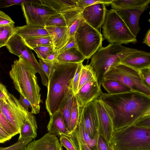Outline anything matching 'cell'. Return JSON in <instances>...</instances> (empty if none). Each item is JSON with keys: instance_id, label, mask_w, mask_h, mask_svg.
Returning <instances> with one entry per match:
<instances>
[{"instance_id": "cell-1", "label": "cell", "mask_w": 150, "mask_h": 150, "mask_svg": "<svg viewBox=\"0 0 150 150\" xmlns=\"http://www.w3.org/2000/svg\"><path fill=\"white\" fill-rule=\"evenodd\" d=\"M98 99L108 108L114 130L134 125L150 112V96L136 91L112 94L102 92Z\"/></svg>"}, {"instance_id": "cell-2", "label": "cell", "mask_w": 150, "mask_h": 150, "mask_svg": "<svg viewBox=\"0 0 150 150\" xmlns=\"http://www.w3.org/2000/svg\"><path fill=\"white\" fill-rule=\"evenodd\" d=\"M78 63H56L48 79L45 107L50 116L64 106Z\"/></svg>"}, {"instance_id": "cell-3", "label": "cell", "mask_w": 150, "mask_h": 150, "mask_svg": "<svg viewBox=\"0 0 150 150\" xmlns=\"http://www.w3.org/2000/svg\"><path fill=\"white\" fill-rule=\"evenodd\" d=\"M37 73L30 64L21 58L14 62L9 73L15 89L30 103V112L33 114L39 113L42 102Z\"/></svg>"}, {"instance_id": "cell-4", "label": "cell", "mask_w": 150, "mask_h": 150, "mask_svg": "<svg viewBox=\"0 0 150 150\" xmlns=\"http://www.w3.org/2000/svg\"><path fill=\"white\" fill-rule=\"evenodd\" d=\"M138 50L116 43L101 46L92 56L90 65L92 67L101 86L105 74L120 64L128 55Z\"/></svg>"}, {"instance_id": "cell-5", "label": "cell", "mask_w": 150, "mask_h": 150, "mask_svg": "<svg viewBox=\"0 0 150 150\" xmlns=\"http://www.w3.org/2000/svg\"><path fill=\"white\" fill-rule=\"evenodd\" d=\"M110 144L115 150H150V129L133 125L114 130Z\"/></svg>"}, {"instance_id": "cell-6", "label": "cell", "mask_w": 150, "mask_h": 150, "mask_svg": "<svg viewBox=\"0 0 150 150\" xmlns=\"http://www.w3.org/2000/svg\"><path fill=\"white\" fill-rule=\"evenodd\" d=\"M102 25L103 37L110 44H135L137 42L136 37L131 33L114 9L107 10Z\"/></svg>"}, {"instance_id": "cell-7", "label": "cell", "mask_w": 150, "mask_h": 150, "mask_svg": "<svg viewBox=\"0 0 150 150\" xmlns=\"http://www.w3.org/2000/svg\"><path fill=\"white\" fill-rule=\"evenodd\" d=\"M117 80L136 91L150 96V88L143 81L139 70L120 64L104 76V79Z\"/></svg>"}, {"instance_id": "cell-8", "label": "cell", "mask_w": 150, "mask_h": 150, "mask_svg": "<svg viewBox=\"0 0 150 150\" xmlns=\"http://www.w3.org/2000/svg\"><path fill=\"white\" fill-rule=\"evenodd\" d=\"M74 37L78 50L87 59L102 46L101 33L85 21L80 24Z\"/></svg>"}, {"instance_id": "cell-9", "label": "cell", "mask_w": 150, "mask_h": 150, "mask_svg": "<svg viewBox=\"0 0 150 150\" xmlns=\"http://www.w3.org/2000/svg\"><path fill=\"white\" fill-rule=\"evenodd\" d=\"M21 6L26 25H28L45 27L48 18L58 13L41 0H33Z\"/></svg>"}, {"instance_id": "cell-10", "label": "cell", "mask_w": 150, "mask_h": 150, "mask_svg": "<svg viewBox=\"0 0 150 150\" xmlns=\"http://www.w3.org/2000/svg\"><path fill=\"white\" fill-rule=\"evenodd\" d=\"M6 46L10 53L30 64L37 73L40 74L42 84L47 87L48 78L41 69L31 50L25 45L21 37L14 34L10 38Z\"/></svg>"}, {"instance_id": "cell-11", "label": "cell", "mask_w": 150, "mask_h": 150, "mask_svg": "<svg viewBox=\"0 0 150 150\" xmlns=\"http://www.w3.org/2000/svg\"><path fill=\"white\" fill-rule=\"evenodd\" d=\"M0 111L19 134L25 120L31 112L25 109L17 98L9 93L6 101L4 102Z\"/></svg>"}, {"instance_id": "cell-12", "label": "cell", "mask_w": 150, "mask_h": 150, "mask_svg": "<svg viewBox=\"0 0 150 150\" xmlns=\"http://www.w3.org/2000/svg\"><path fill=\"white\" fill-rule=\"evenodd\" d=\"M98 122L99 133L110 144L114 131L112 119L108 108L101 100H94Z\"/></svg>"}, {"instance_id": "cell-13", "label": "cell", "mask_w": 150, "mask_h": 150, "mask_svg": "<svg viewBox=\"0 0 150 150\" xmlns=\"http://www.w3.org/2000/svg\"><path fill=\"white\" fill-rule=\"evenodd\" d=\"M79 116L83 120L85 129L89 137L91 139L97 138L99 132L94 101L79 108Z\"/></svg>"}, {"instance_id": "cell-14", "label": "cell", "mask_w": 150, "mask_h": 150, "mask_svg": "<svg viewBox=\"0 0 150 150\" xmlns=\"http://www.w3.org/2000/svg\"><path fill=\"white\" fill-rule=\"evenodd\" d=\"M107 11L105 4L98 3L85 8L82 12V15L85 21L98 30L103 23Z\"/></svg>"}, {"instance_id": "cell-15", "label": "cell", "mask_w": 150, "mask_h": 150, "mask_svg": "<svg viewBox=\"0 0 150 150\" xmlns=\"http://www.w3.org/2000/svg\"><path fill=\"white\" fill-rule=\"evenodd\" d=\"M102 92L97 80H94L84 84L75 96L81 108L97 99Z\"/></svg>"}, {"instance_id": "cell-16", "label": "cell", "mask_w": 150, "mask_h": 150, "mask_svg": "<svg viewBox=\"0 0 150 150\" xmlns=\"http://www.w3.org/2000/svg\"><path fill=\"white\" fill-rule=\"evenodd\" d=\"M23 150H63L57 137L48 132L39 139L32 141Z\"/></svg>"}, {"instance_id": "cell-17", "label": "cell", "mask_w": 150, "mask_h": 150, "mask_svg": "<svg viewBox=\"0 0 150 150\" xmlns=\"http://www.w3.org/2000/svg\"><path fill=\"white\" fill-rule=\"evenodd\" d=\"M148 7L116 11L130 32L136 37L140 30L139 23L140 17Z\"/></svg>"}, {"instance_id": "cell-18", "label": "cell", "mask_w": 150, "mask_h": 150, "mask_svg": "<svg viewBox=\"0 0 150 150\" xmlns=\"http://www.w3.org/2000/svg\"><path fill=\"white\" fill-rule=\"evenodd\" d=\"M120 64L139 71L150 67V53L138 50L126 57Z\"/></svg>"}, {"instance_id": "cell-19", "label": "cell", "mask_w": 150, "mask_h": 150, "mask_svg": "<svg viewBox=\"0 0 150 150\" xmlns=\"http://www.w3.org/2000/svg\"><path fill=\"white\" fill-rule=\"evenodd\" d=\"M51 38L54 51L58 50L65 45L69 38L67 27L45 26Z\"/></svg>"}, {"instance_id": "cell-20", "label": "cell", "mask_w": 150, "mask_h": 150, "mask_svg": "<svg viewBox=\"0 0 150 150\" xmlns=\"http://www.w3.org/2000/svg\"><path fill=\"white\" fill-rule=\"evenodd\" d=\"M82 11L75 7L61 13L65 18L69 37L74 36L80 24L85 21Z\"/></svg>"}, {"instance_id": "cell-21", "label": "cell", "mask_w": 150, "mask_h": 150, "mask_svg": "<svg viewBox=\"0 0 150 150\" xmlns=\"http://www.w3.org/2000/svg\"><path fill=\"white\" fill-rule=\"evenodd\" d=\"M48 132L60 137H70V134L64 122L60 111L50 116V119L47 126Z\"/></svg>"}, {"instance_id": "cell-22", "label": "cell", "mask_w": 150, "mask_h": 150, "mask_svg": "<svg viewBox=\"0 0 150 150\" xmlns=\"http://www.w3.org/2000/svg\"><path fill=\"white\" fill-rule=\"evenodd\" d=\"M14 33L23 39L49 36L45 27L25 25L14 27Z\"/></svg>"}, {"instance_id": "cell-23", "label": "cell", "mask_w": 150, "mask_h": 150, "mask_svg": "<svg viewBox=\"0 0 150 150\" xmlns=\"http://www.w3.org/2000/svg\"><path fill=\"white\" fill-rule=\"evenodd\" d=\"M38 125L36 118L31 112L25 120L21 127L18 139L31 138L34 139L37 135Z\"/></svg>"}, {"instance_id": "cell-24", "label": "cell", "mask_w": 150, "mask_h": 150, "mask_svg": "<svg viewBox=\"0 0 150 150\" xmlns=\"http://www.w3.org/2000/svg\"><path fill=\"white\" fill-rule=\"evenodd\" d=\"M150 3V0H116L111 4L112 9L117 11L148 6Z\"/></svg>"}, {"instance_id": "cell-25", "label": "cell", "mask_w": 150, "mask_h": 150, "mask_svg": "<svg viewBox=\"0 0 150 150\" xmlns=\"http://www.w3.org/2000/svg\"><path fill=\"white\" fill-rule=\"evenodd\" d=\"M86 59L77 48H72L59 54L58 56L57 63L59 64L67 63L83 62Z\"/></svg>"}, {"instance_id": "cell-26", "label": "cell", "mask_w": 150, "mask_h": 150, "mask_svg": "<svg viewBox=\"0 0 150 150\" xmlns=\"http://www.w3.org/2000/svg\"><path fill=\"white\" fill-rule=\"evenodd\" d=\"M101 85L109 94H117L133 91L122 82L112 79H104Z\"/></svg>"}, {"instance_id": "cell-27", "label": "cell", "mask_w": 150, "mask_h": 150, "mask_svg": "<svg viewBox=\"0 0 150 150\" xmlns=\"http://www.w3.org/2000/svg\"><path fill=\"white\" fill-rule=\"evenodd\" d=\"M74 96L72 87H71L69 89L65 103L60 110L64 122L70 134L71 133V115Z\"/></svg>"}, {"instance_id": "cell-28", "label": "cell", "mask_w": 150, "mask_h": 150, "mask_svg": "<svg viewBox=\"0 0 150 150\" xmlns=\"http://www.w3.org/2000/svg\"><path fill=\"white\" fill-rule=\"evenodd\" d=\"M43 3L55 10L58 13L63 12L74 8L77 0H45Z\"/></svg>"}, {"instance_id": "cell-29", "label": "cell", "mask_w": 150, "mask_h": 150, "mask_svg": "<svg viewBox=\"0 0 150 150\" xmlns=\"http://www.w3.org/2000/svg\"><path fill=\"white\" fill-rule=\"evenodd\" d=\"M69 138L77 150H91L83 139L78 125L76 129L70 134Z\"/></svg>"}, {"instance_id": "cell-30", "label": "cell", "mask_w": 150, "mask_h": 150, "mask_svg": "<svg viewBox=\"0 0 150 150\" xmlns=\"http://www.w3.org/2000/svg\"><path fill=\"white\" fill-rule=\"evenodd\" d=\"M97 79L96 75L91 66L89 64L85 65H83L81 71L78 91L88 82Z\"/></svg>"}, {"instance_id": "cell-31", "label": "cell", "mask_w": 150, "mask_h": 150, "mask_svg": "<svg viewBox=\"0 0 150 150\" xmlns=\"http://www.w3.org/2000/svg\"><path fill=\"white\" fill-rule=\"evenodd\" d=\"M23 40L25 45L33 50L34 48L38 47L48 45H52L51 40L49 36L23 39Z\"/></svg>"}, {"instance_id": "cell-32", "label": "cell", "mask_w": 150, "mask_h": 150, "mask_svg": "<svg viewBox=\"0 0 150 150\" xmlns=\"http://www.w3.org/2000/svg\"><path fill=\"white\" fill-rule=\"evenodd\" d=\"M79 108L76 97L74 96L71 115L70 134L75 131L77 127L79 118Z\"/></svg>"}, {"instance_id": "cell-33", "label": "cell", "mask_w": 150, "mask_h": 150, "mask_svg": "<svg viewBox=\"0 0 150 150\" xmlns=\"http://www.w3.org/2000/svg\"><path fill=\"white\" fill-rule=\"evenodd\" d=\"M14 26L0 27V48L6 46L8 41L15 34Z\"/></svg>"}, {"instance_id": "cell-34", "label": "cell", "mask_w": 150, "mask_h": 150, "mask_svg": "<svg viewBox=\"0 0 150 150\" xmlns=\"http://www.w3.org/2000/svg\"><path fill=\"white\" fill-rule=\"evenodd\" d=\"M45 26L67 27V25L63 15L61 13H57L48 18Z\"/></svg>"}, {"instance_id": "cell-35", "label": "cell", "mask_w": 150, "mask_h": 150, "mask_svg": "<svg viewBox=\"0 0 150 150\" xmlns=\"http://www.w3.org/2000/svg\"><path fill=\"white\" fill-rule=\"evenodd\" d=\"M78 125L80 127L83 139L91 150H96L97 138L91 139L87 133L85 129L82 118L79 116Z\"/></svg>"}, {"instance_id": "cell-36", "label": "cell", "mask_w": 150, "mask_h": 150, "mask_svg": "<svg viewBox=\"0 0 150 150\" xmlns=\"http://www.w3.org/2000/svg\"><path fill=\"white\" fill-rule=\"evenodd\" d=\"M114 0H77L75 8L83 11L89 6L100 3L105 4H111Z\"/></svg>"}, {"instance_id": "cell-37", "label": "cell", "mask_w": 150, "mask_h": 150, "mask_svg": "<svg viewBox=\"0 0 150 150\" xmlns=\"http://www.w3.org/2000/svg\"><path fill=\"white\" fill-rule=\"evenodd\" d=\"M33 139L31 138L18 139L16 142L10 146L4 147L0 146V150H23Z\"/></svg>"}, {"instance_id": "cell-38", "label": "cell", "mask_w": 150, "mask_h": 150, "mask_svg": "<svg viewBox=\"0 0 150 150\" xmlns=\"http://www.w3.org/2000/svg\"><path fill=\"white\" fill-rule=\"evenodd\" d=\"M38 57L42 60H45L47 56L54 51L52 45H48L38 47L33 49Z\"/></svg>"}, {"instance_id": "cell-39", "label": "cell", "mask_w": 150, "mask_h": 150, "mask_svg": "<svg viewBox=\"0 0 150 150\" xmlns=\"http://www.w3.org/2000/svg\"><path fill=\"white\" fill-rule=\"evenodd\" d=\"M0 125L12 137L19 134L18 132L7 122L0 111Z\"/></svg>"}, {"instance_id": "cell-40", "label": "cell", "mask_w": 150, "mask_h": 150, "mask_svg": "<svg viewBox=\"0 0 150 150\" xmlns=\"http://www.w3.org/2000/svg\"><path fill=\"white\" fill-rule=\"evenodd\" d=\"M83 62L78 63V66L72 83V89L74 94H76L78 91V87L79 81L81 71L83 65Z\"/></svg>"}, {"instance_id": "cell-41", "label": "cell", "mask_w": 150, "mask_h": 150, "mask_svg": "<svg viewBox=\"0 0 150 150\" xmlns=\"http://www.w3.org/2000/svg\"><path fill=\"white\" fill-rule=\"evenodd\" d=\"M39 63L40 66L43 71L48 79L51 74L55 64L51 62L42 60L41 59L39 60Z\"/></svg>"}, {"instance_id": "cell-42", "label": "cell", "mask_w": 150, "mask_h": 150, "mask_svg": "<svg viewBox=\"0 0 150 150\" xmlns=\"http://www.w3.org/2000/svg\"><path fill=\"white\" fill-rule=\"evenodd\" d=\"M33 0H0V8L32 2Z\"/></svg>"}, {"instance_id": "cell-43", "label": "cell", "mask_w": 150, "mask_h": 150, "mask_svg": "<svg viewBox=\"0 0 150 150\" xmlns=\"http://www.w3.org/2000/svg\"><path fill=\"white\" fill-rule=\"evenodd\" d=\"M134 125L140 127L150 129V112L141 117Z\"/></svg>"}, {"instance_id": "cell-44", "label": "cell", "mask_w": 150, "mask_h": 150, "mask_svg": "<svg viewBox=\"0 0 150 150\" xmlns=\"http://www.w3.org/2000/svg\"><path fill=\"white\" fill-rule=\"evenodd\" d=\"M110 144L99 133L97 142L96 150H110Z\"/></svg>"}, {"instance_id": "cell-45", "label": "cell", "mask_w": 150, "mask_h": 150, "mask_svg": "<svg viewBox=\"0 0 150 150\" xmlns=\"http://www.w3.org/2000/svg\"><path fill=\"white\" fill-rule=\"evenodd\" d=\"M15 22L3 11H0V27L7 26H14Z\"/></svg>"}, {"instance_id": "cell-46", "label": "cell", "mask_w": 150, "mask_h": 150, "mask_svg": "<svg viewBox=\"0 0 150 150\" xmlns=\"http://www.w3.org/2000/svg\"><path fill=\"white\" fill-rule=\"evenodd\" d=\"M59 141L61 146L67 150H77L69 138L66 136L60 137Z\"/></svg>"}, {"instance_id": "cell-47", "label": "cell", "mask_w": 150, "mask_h": 150, "mask_svg": "<svg viewBox=\"0 0 150 150\" xmlns=\"http://www.w3.org/2000/svg\"><path fill=\"white\" fill-rule=\"evenodd\" d=\"M72 48H77L76 40L74 36L69 37L68 41L62 48L57 51L58 54Z\"/></svg>"}, {"instance_id": "cell-48", "label": "cell", "mask_w": 150, "mask_h": 150, "mask_svg": "<svg viewBox=\"0 0 150 150\" xmlns=\"http://www.w3.org/2000/svg\"><path fill=\"white\" fill-rule=\"evenodd\" d=\"M139 71L143 81L150 88V67L144 68Z\"/></svg>"}, {"instance_id": "cell-49", "label": "cell", "mask_w": 150, "mask_h": 150, "mask_svg": "<svg viewBox=\"0 0 150 150\" xmlns=\"http://www.w3.org/2000/svg\"><path fill=\"white\" fill-rule=\"evenodd\" d=\"M12 137L0 125V144L10 140Z\"/></svg>"}, {"instance_id": "cell-50", "label": "cell", "mask_w": 150, "mask_h": 150, "mask_svg": "<svg viewBox=\"0 0 150 150\" xmlns=\"http://www.w3.org/2000/svg\"><path fill=\"white\" fill-rule=\"evenodd\" d=\"M18 100L21 105L26 110L29 111V108L31 109V106L30 103L27 99L22 95H20V98Z\"/></svg>"}, {"instance_id": "cell-51", "label": "cell", "mask_w": 150, "mask_h": 150, "mask_svg": "<svg viewBox=\"0 0 150 150\" xmlns=\"http://www.w3.org/2000/svg\"><path fill=\"white\" fill-rule=\"evenodd\" d=\"M8 93L6 87L0 82V99L6 101Z\"/></svg>"}, {"instance_id": "cell-52", "label": "cell", "mask_w": 150, "mask_h": 150, "mask_svg": "<svg viewBox=\"0 0 150 150\" xmlns=\"http://www.w3.org/2000/svg\"><path fill=\"white\" fill-rule=\"evenodd\" d=\"M59 54L57 51H53L47 57L45 61L51 62L54 63H57V59Z\"/></svg>"}, {"instance_id": "cell-53", "label": "cell", "mask_w": 150, "mask_h": 150, "mask_svg": "<svg viewBox=\"0 0 150 150\" xmlns=\"http://www.w3.org/2000/svg\"><path fill=\"white\" fill-rule=\"evenodd\" d=\"M142 42L146 44L149 47H150V29L147 31L146 34Z\"/></svg>"}, {"instance_id": "cell-54", "label": "cell", "mask_w": 150, "mask_h": 150, "mask_svg": "<svg viewBox=\"0 0 150 150\" xmlns=\"http://www.w3.org/2000/svg\"><path fill=\"white\" fill-rule=\"evenodd\" d=\"M4 101L0 99V110H1L2 105L4 103Z\"/></svg>"}, {"instance_id": "cell-55", "label": "cell", "mask_w": 150, "mask_h": 150, "mask_svg": "<svg viewBox=\"0 0 150 150\" xmlns=\"http://www.w3.org/2000/svg\"><path fill=\"white\" fill-rule=\"evenodd\" d=\"M110 150H115L114 148H113V146L110 144Z\"/></svg>"}]
</instances>
